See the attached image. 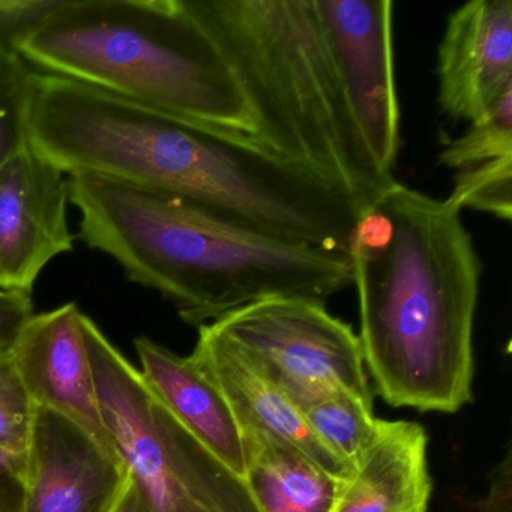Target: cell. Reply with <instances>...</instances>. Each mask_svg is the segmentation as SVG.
Masks as SVG:
<instances>
[{
    "label": "cell",
    "instance_id": "6da1fadb",
    "mask_svg": "<svg viewBox=\"0 0 512 512\" xmlns=\"http://www.w3.org/2000/svg\"><path fill=\"white\" fill-rule=\"evenodd\" d=\"M460 214L395 181L353 232L359 343L389 406L455 413L472 401L481 262Z\"/></svg>",
    "mask_w": 512,
    "mask_h": 512
},
{
    "label": "cell",
    "instance_id": "7a4b0ae2",
    "mask_svg": "<svg viewBox=\"0 0 512 512\" xmlns=\"http://www.w3.org/2000/svg\"><path fill=\"white\" fill-rule=\"evenodd\" d=\"M80 239L190 325L271 298L325 304L352 286L349 256L257 232L190 200L104 176H68Z\"/></svg>",
    "mask_w": 512,
    "mask_h": 512
},
{
    "label": "cell",
    "instance_id": "3957f363",
    "mask_svg": "<svg viewBox=\"0 0 512 512\" xmlns=\"http://www.w3.org/2000/svg\"><path fill=\"white\" fill-rule=\"evenodd\" d=\"M247 103L256 139L349 196L362 212L394 176L350 106L317 0H185Z\"/></svg>",
    "mask_w": 512,
    "mask_h": 512
},
{
    "label": "cell",
    "instance_id": "277c9868",
    "mask_svg": "<svg viewBox=\"0 0 512 512\" xmlns=\"http://www.w3.org/2000/svg\"><path fill=\"white\" fill-rule=\"evenodd\" d=\"M17 53L40 73L256 139L232 71L185 0H59Z\"/></svg>",
    "mask_w": 512,
    "mask_h": 512
},
{
    "label": "cell",
    "instance_id": "5b68a950",
    "mask_svg": "<svg viewBox=\"0 0 512 512\" xmlns=\"http://www.w3.org/2000/svg\"><path fill=\"white\" fill-rule=\"evenodd\" d=\"M86 346L113 446L154 512H260L241 476L184 430L85 314Z\"/></svg>",
    "mask_w": 512,
    "mask_h": 512
},
{
    "label": "cell",
    "instance_id": "8992f818",
    "mask_svg": "<svg viewBox=\"0 0 512 512\" xmlns=\"http://www.w3.org/2000/svg\"><path fill=\"white\" fill-rule=\"evenodd\" d=\"M209 325L296 407L338 391L373 403L358 335L325 304L263 299Z\"/></svg>",
    "mask_w": 512,
    "mask_h": 512
},
{
    "label": "cell",
    "instance_id": "52a82bcc",
    "mask_svg": "<svg viewBox=\"0 0 512 512\" xmlns=\"http://www.w3.org/2000/svg\"><path fill=\"white\" fill-rule=\"evenodd\" d=\"M332 53L365 142L385 175L400 149L391 0H317Z\"/></svg>",
    "mask_w": 512,
    "mask_h": 512
},
{
    "label": "cell",
    "instance_id": "ba28073f",
    "mask_svg": "<svg viewBox=\"0 0 512 512\" xmlns=\"http://www.w3.org/2000/svg\"><path fill=\"white\" fill-rule=\"evenodd\" d=\"M68 176L26 143L0 163V289L31 295L47 265L70 253Z\"/></svg>",
    "mask_w": 512,
    "mask_h": 512
},
{
    "label": "cell",
    "instance_id": "9c48e42d",
    "mask_svg": "<svg viewBox=\"0 0 512 512\" xmlns=\"http://www.w3.org/2000/svg\"><path fill=\"white\" fill-rule=\"evenodd\" d=\"M128 481L118 454L65 416L35 406L22 512H112Z\"/></svg>",
    "mask_w": 512,
    "mask_h": 512
},
{
    "label": "cell",
    "instance_id": "30bf717a",
    "mask_svg": "<svg viewBox=\"0 0 512 512\" xmlns=\"http://www.w3.org/2000/svg\"><path fill=\"white\" fill-rule=\"evenodd\" d=\"M83 320L74 302L34 314L11 356L35 406L65 416L118 454L101 412Z\"/></svg>",
    "mask_w": 512,
    "mask_h": 512
},
{
    "label": "cell",
    "instance_id": "8fae6325",
    "mask_svg": "<svg viewBox=\"0 0 512 512\" xmlns=\"http://www.w3.org/2000/svg\"><path fill=\"white\" fill-rule=\"evenodd\" d=\"M437 77L442 112L470 124L512 91V0H472L449 14Z\"/></svg>",
    "mask_w": 512,
    "mask_h": 512
},
{
    "label": "cell",
    "instance_id": "7c38bea8",
    "mask_svg": "<svg viewBox=\"0 0 512 512\" xmlns=\"http://www.w3.org/2000/svg\"><path fill=\"white\" fill-rule=\"evenodd\" d=\"M190 356L223 392L242 433L253 431L287 443L334 478L349 475L350 470L317 439L298 407L209 323L199 326V338Z\"/></svg>",
    "mask_w": 512,
    "mask_h": 512
},
{
    "label": "cell",
    "instance_id": "4fadbf2b",
    "mask_svg": "<svg viewBox=\"0 0 512 512\" xmlns=\"http://www.w3.org/2000/svg\"><path fill=\"white\" fill-rule=\"evenodd\" d=\"M136 350L140 374L158 403L200 445L244 479V436L220 388L191 356L178 355L146 337L137 338Z\"/></svg>",
    "mask_w": 512,
    "mask_h": 512
},
{
    "label": "cell",
    "instance_id": "5bb4252c",
    "mask_svg": "<svg viewBox=\"0 0 512 512\" xmlns=\"http://www.w3.org/2000/svg\"><path fill=\"white\" fill-rule=\"evenodd\" d=\"M427 446L416 422L379 419L373 442L338 481L329 512H428Z\"/></svg>",
    "mask_w": 512,
    "mask_h": 512
},
{
    "label": "cell",
    "instance_id": "9a60e30c",
    "mask_svg": "<svg viewBox=\"0 0 512 512\" xmlns=\"http://www.w3.org/2000/svg\"><path fill=\"white\" fill-rule=\"evenodd\" d=\"M245 482L260 512H329L340 479L265 434L244 431Z\"/></svg>",
    "mask_w": 512,
    "mask_h": 512
},
{
    "label": "cell",
    "instance_id": "2e32d148",
    "mask_svg": "<svg viewBox=\"0 0 512 512\" xmlns=\"http://www.w3.org/2000/svg\"><path fill=\"white\" fill-rule=\"evenodd\" d=\"M298 410L317 439L349 470L371 445L379 428L373 403L349 392H331Z\"/></svg>",
    "mask_w": 512,
    "mask_h": 512
},
{
    "label": "cell",
    "instance_id": "e0dca14e",
    "mask_svg": "<svg viewBox=\"0 0 512 512\" xmlns=\"http://www.w3.org/2000/svg\"><path fill=\"white\" fill-rule=\"evenodd\" d=\"M503 157H512V91L487 116L470 124L463 136L449 142L439 163L458 172Z\"/></svg>",
    "mask_w": 512,
    "mask_h": 512
},
{
    "label": "cell",
    "instance_id": "ac0fdd59",
    "mask_svg": "<svg viewBox=\"0 0 512 512\" xmlns=\"http://www.w3.org/2000/svg\"><path fill=\"white\" fill-rule=\"evenodd\" d=\"M452 208L488 212L500 220L512 217V157L496 158L458 170L451 196Z\"/></svg>",
    "mask_w": 512,
    "mask_h": 512
},
{
    "label": "cell",
    "instance_id": "d6986e66",
    "mask_svg": "<svg viewBox=\"0 0 512 512\" xmlns=\"http://www.w3.org/2000/svg\"><path fill=\"white\" fill-rule=\"evenodd\" d=\"M32 73L19 53L0 50V163L28 143L25 113Z\"/></svg>",
    "mask_w": 512,
    "mask_h": 512
},
{
    "label": "cell",
    "instance_id": "ffe728a7",
    "mask_svg": "<svg viewBox=\"0 0 512 512\" xmlns=\"http://www.w3.org/2000/svg\"><path fill=\"white\" fill-rule=\"evenodd\" d=\"M35 404L29 397L13 356L0 359V451L26 454L34 425Z\"/></svg>",
    "mask_w": 512,
    "mask_h": 512
},
{
    "label": "cell",
    "instance_id": "44dd1931",
    "mask_svg": "<svg viewBox=\"0 0 512 512\" xmlns=\"http://www.w3.org/2000/svg\"><path fill=\"white\" fill-rule=\"evenodd\" d=\"M59 0H0V50L17 53V44L40 25Z\"/></svg>",
    "mask_w": 512,
    "mask_h": 512
},
{
    "label": "cell",
    "instance_id": "7402d4cb",
    "mask_svg": "<svg viewBox=\"0 0 512 512\" xmlns=\"http://www.w3.org/2000/svg\"><path fill=\"white\" fill-rule=\"evenodd\" d=\"M34 314L29 293L0 289V359L13 355L26 323Z\"/></svg>",
    "mask_w": 512,
    "mask_h": 512
},
{
    "label": "cell",
    "instance_id": "603a6c76",
    "mask_svg": "<svg viewBox=\"0 0 512 512\" xmlns=\"http://www.w3.org/2000/svg\"><path fill=\"white\" fill-rule=\"evenodd\" d=\"M25 455L0 451V512H22Z\"/></svg>",
    "mask_w": 512,
    "mask_h": 512
},
{
    "label": "cell",
    "instance_id": "cb8c5ba5",
    "mask_svg": "<svg viewBox=\"0 0 512 512\" xmlns=\"http://www.w3.org/2000/svg\"><path fill=\"white\" fill-rule=\"evenodd\" d=\"M512 452L506 449L505 457L490 473V487L476 512H512Z\"/></svg>",
    "mask_w": 512,
    "mask_h": 512
},
{
    "label": "cell",
    "instance_id": "d4e9b609",
    "mask_svg": "<svg viewBox=\"0 0 512 512\" xmlns=\"http://www.w3.org/2000/svg\"><path fill=\"white\" fill-rule=\"evenodd\" d=\"M112 512H154L152 511L151 505L146 500L145 494L140 490L139 485L133 481L130 475V481H128L127 487H125L124 493L119 497L118 503Z\"/></svg>",
    "mask_w": 512,
    "mask_h": 512
}]
</instances>
